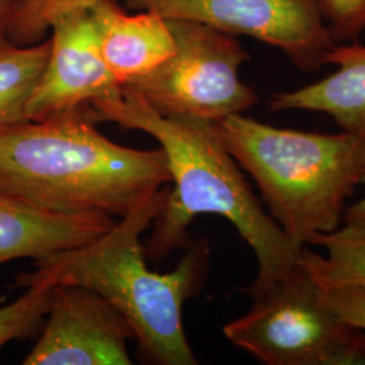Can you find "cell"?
Segmentation results:
<instances>
[{
	"label": "cell",
	"mask_w": 365,
	"mask_h": 365,
	"mask_svg": "<svg viewBox=\"0 0 365 365\" xmlns=\"http://www.w3.org/2000/svg\"><path fill=\"white\" fill-rule=\"evenodd\" d=\"M93 110L101 122L152 135L167 157L175 185L152 223L153 233L145 249L152 260L188 247V226L197 215L215 214L235 226L256 256L257 274L245 288L250 298L298 264L299 252L289 245L255 195L241 167L222 143L214 120L163 117L123 87L120 96L95 103Z\"/></svg>",
	"instance_id": "cell-1"
},
{
	"label": "cell",
	"mask_w": 365,
	"mask_h": 365,
	"mask_svg": "<svg viewBox=\"0 0 365 365\" xmlns=\"http://www.w3.org/2000/svg\"><path fill=\"white\" fill-rule=\"evenodd\" d=\"M93 107L0 131V192L56 212L126 217L172 182L164 150L115 144Z\"/></svg>",
	"instance_id": "cell-2"
},
{
	"label": "cell",
	"mask_w": 365,
	"mask_h": 365,
	"mask_svg": "<svg viewBox=\"0 0 365 365\" xmlns=\"http://www.w3.org/2000/svg\"><path fill=\"white\" fill-rule=\"evenodd\" d=\"M170 188L163 187L144 206L122 217L98 240L36 261L19 274L21 287L75 284L93 289L122 314L145 359L161 365L197 363L182 327L184 302L205 286L210 247L196 241L168 274L148 269L141 235L163 211Z\"/></svg>",
	"instance_id": "cell-3"
},
{
	"label": "cell",
	"mask_w": 365,
	"mask_h": 365,
	"mask_svg": "<svg viewBox=\"0 0 365 365\" xmlns=\"http://www.w3.org/2000/svg\"><path fill=\"white\" fill-rule=\"evenodd\" d=\"M222 143L256 182L269 215L300 252L336 232L365 176V134L282 129L244 114L215 120Z\"/></svg>",
	"instance_id": "cell-4"
},
{
	"label": "cell",
	"mask_w": 365,
	"mask_h": 365,
	"mask_svg": "<svg viewBox=\"0 0 365 365\" xmlns=\"http://www.w3.org/2000/svg\"><path fill=\"white\" fill-rule=\"evenodd\" d=\"M250 299L248 313L222 331L262 364H365V331L341 321L327 307L299 260Z\"/></svg>",
	"instance_id": "cell-5"
},
{
	"label": "cell",
	"mask_w": 365,
	"mask_h": 365,
	"mask_svg": "<svg viewBox=\"0 0 365 365\" xmlns=\"http://www.w3.org/2000/svg\"><path fill=\"white\" fill-rule=\"evenodd\" d=\"M167 21L176 42L175 53L123 88L163 117L215 122L244 114L259 102L255 88L240 78V68L250 54L235 36L190 19Z\"/></svg>",
	"instance_id": "cell-6"
},
{
	"label": "cell",
	"mask_w": 365,
	"mask_h": 365,
	"mask_svg": "<svg viewBox=\"0 0 365 365\" xmlns=\"http://www.w3.org/2000/svg\"><path fill=\"white\" fill-rule=\"evenodd\" d=\"M130 9L205 24L280 49L292 66L315 72L337 45L318 0H122Z\"/></svg>",
	"instance_id": "cell-7"
},
{
	"label": "cell",
	"mask_w": 365,
	"mask_h": 365,
	"mask_svg": "<svg viewBox=\"0 0 365 365\" xmlns=\"http://www.w3.org/2000/svg\"><path fill=\"white\" fill-rule=\"evenodd\" d=\"M51 31L49 57L27 103L29 120L58 117L122 95V86L106 66L88 7L60 15Z\"/></svg>",
	"instance_id": "cell-8"
},
{
	"label": "cell",
	"mask_w": 365,
	"mask_h": 365,
	"mask_svg": "<svg viewBox=\"0 0 365 365\" xmlns=\"http://www.w3.org/2000/svg\"><path fill=\"white\" fill-rule=\"evenodd\" d=\"M48 321L25 365H129L128 319L93 289L53 286Z\"/></svg>",
	"instance_id": "cell-9"
},
{
	"label": "cell",
	"mask_w": 365,
	"mask_h": 365,
	"mask_svg": "<svg viewBox=\"0 0 365 365\" xmlns=\"http://www.w3.org/2000/svg\"><path fill=\"white\" fill-rule=\"evenodd\" d=\"M117 221L106 212H56L0 192V267L18 259L41 260L98 240Z\"/></svg>",
	"instance_id": "cell-10"
},
{
	"label": "cell",
	"mask_w": 365,
	"mask_h": 365,
	"mask_svg": "<svg viewBox=\"0 0 365 365\" xmlns=\"http://www.w3.org/2000/svg\"><path fill=\"white\" fill-rule=\"evenodd\" d=\"M88 9L99 30L106 66L122 87L175 53V37L164 16L150 11L129 15L117 0H96Z\"/></svg>",
	"instance_id": "cell-11"
},
{
	"label": "cell",
	"mask_w": 365,
	"mask_h": 365,
	"mask_svg": "<svg viewBox=\"0 0 365 365\" xmlns=\"http://www.w3.org/2000/svg\"><path fill=\"white\" fill-rule=\"evenodd\" d=\"M337 71L292 91L276 92L269 99L272 113H324L341 130L365 134V46L359 41L337 43L327 57Z\"/></svg>",
	"instance_id": "cell-12"
},
{
	"label": "cell",
	"mask_w": 365,
	"mask_h": 365,
	"mask_svg": "<svg viewBox=\"0 0 365 365\" xmlns=\"http://www.w3.org/2000/svg\"><path fill=\"white\" fill-rule=\"evenodd\" d=\"M51 41L18 45L0 41V131L29 120L27 103L46 66Z\"/></svg>",
	"instance_id": "cell-13"
},
{
	"label": "cell",
	"mask_w": 365,
	"mask_h": 365,
	"mask_svg": "<svg viewBox=\"0 0 365 365\" xmlns=\"http://www.w3.org/2000/svg\"><path fill=\"white\" fill-rule=\"evenodd\" d=\"M309 245L327 250L318 255L307 247L299 252L302 267L317 284L365 286V226L346 225L329 235H318Z\"/></svg>",
	"instance_id": "cell-14"
},
{
	"label": "cell",
	"mask_w": 365,
	"mask_h": 365,
	"mask_svg": "<svg viewBox=\"0 0 365 365\" xmlns=\"http://www.w3.org/2000/svg\"><path fill=\"white\" fill-rule=\"evenodd\" d=\"M13 303L0 307V349L15 339L37 336L52 303L53 286L34 284Z\"/></svg>",
	"instance_id": "cell-15"
},
{
	"label": "cell",
	"mask_w": 365,
	"mask_h": 365,
	"mask_svg": "<svg viewBox=\"0 0 365 365\" xmlns=\"http://www.w3.org/2000/svg\"><path fill=\"white\" fill-rule=\"evenodd\" d=\"M96 0H19L10 21L7 38L18 45L41 42L53 21L63 14L87 9Z\"/></svg>",
	"instance_id": "cell-16"
},
{
	"label": "cell",
	"mask_w": 365,
	"mask_h": 365,
	"mask_svg": "<svg viewBox=\"0 0 365 365\" xmlns=\"http://www.w3.org/2000/svg\"><path fill=\"white\" fill-rule=\"evenodd\" d=\"M322 16L337 43L357 41L365 30V0H318Z\"/></svg>",
	"instance_id": "cell-17"
},
{
	"label": "cell",
	"mask_w": 365,
	"mask_h": 365,
	"mask_svg": "<svg viewBox=\"0 0 365 365\" xmlns=\"http://www.w3.org/2000/svg\"><path fill=\"white\" fill-rule=\"evenodd\" d=\"M317 286L319 288L321 299L341 321L365 331V286Z\"/></svg>",
	"instance_id": "cell-18"
},
{
	"label": "cell",
	"mask_w": 365,
	"mask_h": 365,
	"mask_svg": "<svg viewBox=\"0 0 365 365\" xmlns=\"http://www.w3.org/2000/svg\"><path fill=\"white\" fill-rule=\"evenodd\" d=\"M363 184H365V176ZM344 223L365 226V195L346 207L344 214Z\"/></svg>",
	"instance_id": "cell-19"
},
{
	"label": "cell",
	"mask_w": 365,
	"mask_h": 365,
	"mask_svg": "<svg viewBox=\"0 0 365 365\" xmlns=\"http://www.w3.org/2000/svg\"><path fill=\"white\" fill-rule=\"evenodd\" d=\"M19 0H0V41L7 38V31Z\"/></svg>",
	"instance_id": "cell-20"
}]
</instances>
